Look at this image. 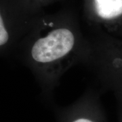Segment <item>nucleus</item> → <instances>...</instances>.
I'll return each instance as SVG.
<instances>
[{
  "instance_id": "obj_3",
  "label": "nucleus",
  "mask_w": 122,
  "mask_h": 122,
  "mask_svg": "<svg viewBox=\"0 0 122 122\" xmlns=\"http://www.w3.org/2000/svg\"><path fill=\"white\" fill-rule=\"evenodd\" d=\"M9 39V34L6 30L3 18L0 14V47L7 44Z\"/></svg>"
},
{
  "instance_id": "obj_2",
  "label": "nucleus",
  "mask_w": 122,
  "mask_h": 122,
  "mask_svg": "<svg viewBox=\"0 0 122 122\" xmlns=\"http://www.w3.org/2000/svg\"><path fill=\"white\" fill-rule=\"evenodd\" d=\"M98 15L112 19L122 15V0H94Z\"/></svg>"
},
{
  "instance_id": "obj_1",
  "label": "nucleus",
  "mask_w": 122,
  "mask_h": 122,
  "mask_svg": "<svg viewBox=\"0 0 122 122\" xmlns=\"http://www.w3.org/2000/svg\"><path fill=\"white\" fill-rule=\"evenodd\" d=\"M74 44V35L71 30L57 29L35 42L31 50V55L38 62H50L66 56Z\"/></svg>"
},
{
  "instance_id": "obj_4",
  "label": "nucleus",
  "mask_w": 122,
  "mask_h": 122,
  "mask_svg": "<svg viewBox=\"0 0 122 122\" xmlns=\"http://www.w3.org/2000/svg\"><path fill=\"white\" fill-rule=\"evenodd\" d=\"M73 122H94L90 120V119H77L75 120Z\"/></svg>"
}]
</instances>
